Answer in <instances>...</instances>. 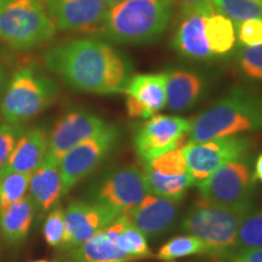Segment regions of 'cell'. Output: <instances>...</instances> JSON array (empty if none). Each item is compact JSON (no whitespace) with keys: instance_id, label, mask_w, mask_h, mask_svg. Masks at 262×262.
Masks as SVG:
<instances>
[{"instance_id":"cell-26","label":"cell","mask_w":262,"mask_h":262,"mask_svg":"<svg viewBox=\"0 0 262 262\" xmlns=\"http://www.w3.org/2000/svg\"><path fill=\"white\" fill-rule=\"evenodd\" d=\"M31 175L0 170V211L27 195Z\"/></svg>"},{"instance_id":"cell-17","label":"cell","mask_w":262,"mask_h":262,"mask_svg":"<svg viewBox=\"0 0 262 262\" xmlns=\"http://www.w3.org/2000/svg\"><path fill=\"white\" fill-rule=\"evenodd\" d=\"M211 8L212 2L206 0L191 12L181 16L171 41L172 48L181 56L194 61H209L214 58L205 35L206 15Z\"/></svg>"},{"instance_id":"cell-21","label":"cell","mask_w":262,"mask_h":262,"mask_svg":"<svg viewBox=\"0 0 262 262\" xmlns=\"http://www.w3.org/2000/svg\"><path fill=\"white\" fill-rule=\"evenodd\" d=\"M49 150V135L40 126L25 129L8 162L0 170L31 173L45 158Z\"/></svg>"},{"instance_id":"cell-11","label":"cell","mask_w":262,"mask_h":262,"mask_svg":"<svg viewBox=\"0 0 262 262\" xmlns=\"http://www.w3.org/2000/svg\"><path fill=\"white\" fill-rule=\"evenodd\" d=\"M192 120L178 116H153L139 127L134 136L135 152L143 164L173 148L183 146Z\"/></svg>"},{"instance_id":"cell-29","label":"cell","mask_w":262,"mask_h":262,"mask_svg":"<svg viewBox=\"0 0 262 262\" xmlns=\"http://www.w3.org/2000/svg\"><path fill=\"white\" fill-rule=\"evenodd\" d=\"M243 248H262V209H253L241 224L238 231V249Z\"/></svg>"},{"instance_id":"cell-15","label":"cell","mask_w":262,"mask_h":262,"mask_svg":"<svg viewBox=\"0 0 262 262\" xmlns=\"http://www.w3.org/2000/svg\"><path fill=\"white\" fill-rule=\"evenodd\" d=\"M57 29L66 32H98L108 5L103 0H42Z\"/></svg>"},{"instance_id":"cell-30","label":"cell","mask_w":262,"mask_h":262,"mask_svg":"<svg viewBox=\"0 0 262 262\" xmlns=\"http://www.w3.org/2000/svg\"><path fill=\"white\" fill-rule=\"evenodd\" d=\"M64 209L60 204L48 212L42 226V235L49 247L61 249L64 242Z\"/></svg>"},{"instance_id":"cell-22","label":"cell","mask_w":262,"mask_h":262,"mask_svg":"<svg viewBox=\"0 0 262 262\" xmlns=\"http://www.w3.org/2000/svg\"><path fill=\"white\" fill-rule=\"evenodd\" d=\"M35 216L28 195L0 211V235L9 245L17 247L27 239Z\"/></svg>"},{"instance_id":"cell-39","label":"cell","mask_w":262,"mask_h":262,"mask_svg":"<svg viewBox=\"0 0 262 262\" xmlns=\"http://www.w3.org/2000/svg\"><path fill=\"white\" fill-rule=\"evenodd\" d=\"M9 0H0V12H2V10L4 9V6L6 5V3H8Z\"/></svg>"},{"instance_id":"cell-5","label":"cell","mask_w":262,"mask_h":262,"mask_svg":"<svg viewBox=\"0 0 262 262\" xmlns=\"http://www.w3.org/2000/svg\"><path fill=\"white\" fill-rule=\"evenodd\" d=\"M58 94L54 80L34 66H26L12 74L0 103L6 123L24 124L51 106Z\"/></svg>"},{"instance_id":"cell-13","label":"cell","mask_w":262,"mask_h":262,"mask_svg":"<svg viewBox=\"0 0 262 262\" xmlns=\"http://www.w3.org/2000/svg\"><path fill=\"white\" fill-rule=\"evenodd\" d=\"M110 125L101 117L83 110L70 111L63 114L49 136L48 155L58 163L68 150L90 139Z\"/></svg>"},{"instance_id":"cell-6","label":"cell","mask_w":262,"mask_h":262,"mask_svg":"<svg viewBox=\"0 0 262 262\" xmlns=\"http://www.w3.org/2000/svg\"><path fill=\"white\" fill-rule=\"evenodd\" d=\"M56 31L42 0H9L0 12V40L16 50L41 47Z\"/></svg>"},{"instance_id":"cell-14","label":"cell","mask_w":262,"mask_h":262,"mask_svg":"<svg viewBox=\"0 0 262 262\" xmlns=\"http://www.w3.org/2000/svg\"><path fill=\"white\" fill-rule=\"evenodd\" d=\"M181 201L147 194L139 204L122 214L126 222L139 229L147 239L163 237L176 224Z\"/></svg>"},{"instance_id":"cell-25","label":"cell","mask_w":262,"mask_h":262,"mask_svg":"<svg viewBox=\"0 0 262 262\" xmlns=\"http://www.w3.org/2000/svg\"><path fill=\"white\" fill-rule=\"evenodd\" d=\"M203 255L206 256V247L199 238L192 234L178 235L169 239L159 248L156 257L159 261L171 262L180 258Z\"/></svg>"},{"instance_id":"cell-32","label":"cell","mask_w":262,"mask_h":262,"mask_svg":"<svg viewBox=\"0 0 262 262\" xmlns=\"http://www.w3.org/2000/svg\"><path fill=\"white\" fill-rule=\"evenodd\" d=\"M24 131L22 124L0 123V169L8 162Z\"/></svg>"},{"instance_id":"cell-20","label":"cell","mask_w":262,"mask_h":262,"mask_svg":"<svg viewBox=\"0 0 262 262\" xmlns=\"http://www.w3.org/2000/svg\"><path fill=\"white\" fill-rule=\"evenodd\" d=\"M28 196L35 208V212L44 215L56 206L62 194V179L60 165L49 155L31 173Z\"/></svg>"},{"instance_id":"cell-19","label":"cell","mask_w":262,"mask_h":262,"mask_svg":"<svg viewBox=\"0 0 262 262\" xmlns=\"http://www.w3.org/2000/svg\"><path fill=\"white\" fill-rule=\"evenodd\" d=\"M166 74V106L171 112H185L201 102L208 90V77L202 71L175 67Z\"/></svg>"},{"instance_id":"cell-9","label":"cell","mask_w":262,"mask_h":262,"mask_svg":"<svg viewBox=\"0 0 262 262\" xmlns=\"http://www.w3.org/2000/svg\"><path fill=\"white\" fill-rule=\"evenodd\" d=\"M122 140V129L110 124L90 139L83 141L62 157L60 171L62 194L66 195L78 183L90 176L116 150Z\"/></svg>"},{"instance_id":"cell-2","label":"cell","mask_w":262,"mask_h":262,"mask_svg":"<svg viewBox=\"0 0 262 262\" xmlns=\"http://www.w3.org/2000/svg\"><path fill=\"white\" fill-rule=\"evenodd\" d=\"M262 130V95L234 86L192 120L187 142Z\"/></svg>"},{"instance_id":"cell-36","label":"cell","mask_w":262,"mask_h":262,"mask_svg":"<svg viewBox=\"0 0 262 262\" xmlns=\"http://www.w3.org/2000/svg\"><path fill=\"white\" fill-rule=\"evenodd\" d=\"M9 75L6 73V71L4 70V67H3L2 63H0V103H2V100H3V96H4L5 94V90H6V86H8L9 84Z\"/></svg>"},{"instance_id":"cell-40","label":"cell","mask_w":262,"mask_h":262,"mask_svg":"<svg viewBox=\"0 0 262 262\" xmlns=\"http://www.w3.org/2000/svg\"><path fill=\"white\" fill-rule=\"evenodd\" d=\"M31 262H51V261L45 260V258H41V260H34V261H31Z\"/></svg>"},{"instance_id":"cell-38","label":"cell","mask_w":262,"mask_h":262,"mask_svg":"<svg viewBox=\"0 0 262 262\" xmlns=\"http://www.w3.org/2000/svg\"><path fill=\"white\" fill-rule=\"evenodd\" d=\"M103 2L106 3L107 5H113V4H117V3L124 2V0H103Z\"/></svg>"},{"instance_id":"cell-7","label":"cell","mask_w":262,"mask_h":262,"mask_svg":"<svg viewBox=\"0 0 262 262\" xmlns=\"http://www.w3.org/2000/svg\"><path fill=\"white\" fill-rule=\"evenodd\" d=\"M195 187L199 195L209 202L229 208H253L256 180L251 156L224 164Z\"/></svg>"},{"instance_id":"cell-12","label":"cell","mask_w":262,"mask_h":262,"mask_svg":"<svg viewBox=\"0 0 262 262\" xmlns=\"http://www.w3.org/2000/svg\"><path fill=\"white\" fill-rule=\"evenodd\" d=\"M119 216L113 209L86 199L70 203L64 210L66 233L61 250L79 247Z\"/></svg>"},{"instance_id":"cell-27","label":"cell","mask_w":262,"mask_h":262,"mask_svg":"<svg viewBox=\"0 0 262 262\" xmlns=\"http://www.w3.org/2000/svg\"><path fill=\"white\" fill-rule=\"evenodd\" d=\"M234 66L243 79L262 84V44L239 48L234 54Z\"/></svg>"},{"instance_id":"cell-33","label":"cell","mask_w":262,"mask_h":262,"mask_svg":"<svg viewBox=\"0 0 262 262\" xmlns=\"http://www.w3.org/2000/svg\"><path fill=\"white\" fill-rule=\"evenodd\" d=\"M237 40L241 47H256L262 44V18H250L235 24Z\"/></svg>"},{"instance_id":"cell-23","label":"cell","mask_w":262,"mask_h":262,"mask_svg":"<svg viewBox=\"0 0 262 262\" xmlns=\"http://www.w3.org/2000/svg\"><path fill=\"white\" fill-rule=\"evenodd\" d=\"M205 35L214 58L228 56L237 44L234 22L219 11L214 4L206 15Z\"/></svg>"},{"instance_id":"cell-8","label":"cell","mask_w":262,"mask_h":262,"mask_svg":"<svg viewBox=\"0 0 262 262\" xmlns=\"http://www.w3.org/2000/svg\"><path fill=\"white\" fill-rule=\"evenodd\" d=\"M148 194L143 171L136 165L114 166L90 183L85 199L124 212L139 204Z\"/></svg>"},{"instance_id":"cell-18","label":"cell","mask_w":262,"mask_h":262,"mask_svg":"<svg viewBox=\"0 0 262 262\" xmlns=\"http://www.w3.org/2000/svg\"><path fill=\"white\" fill-rule=\"evenodd\" d=\"M119 226L120 219L117 217L79 247L64 250L58 262H133V257L119 247Z\"/></svg>"},{"instance_id":"cell-10","label":"cell","mask_w":262,"mask_h":262,"mask_svg":"<svg viewBox=\"0 0 262 262\" xmlns=\"http://www.w3.org/2000/svg\"><path fill=\"white\" fill-rule=\"evenodd\" d=\"M251 148L253 142L249 137L233 135L204 142H187L183 145V153L187 171L196 186L224 164L250 155Z\"/></svg>"},{"instance_id":"cell-16","label":"cell","mask_w":262,"mask_h":262,"mask_svg":"<svg viewBox=\"0 0 262 262\" xmlns=\"http://www.w3.org/2000/svg\"><path fill=\"white\" fill-rule=\"evenodd\" d=\"M124 94L129 117L148 119L156 116L166 106L165 72L133 75Z\"/></svg>"},{"instance_id":"cell-35","label":"cell","mask_w":262,"mask_h":262,"mask_svg":"<svg viewBox=\"0 0 262 262\" xmlns=\"http://www.w3.org/2000/svg\"><path fill=\"white\" fill-rule=\"evenodd\" d=\"M206 0H180V14L186 15L191 12L196 6L203 4Z\"/></svg>"},{"instance_id":"cell-41","label":"cell","mask_w":262,"mask_h":262,"mask_svg":"<svg viewBox=\"0 0 262 262\" xmlns=\"http://www.w3.org/2000/svg\"><path fill=\"white\" fill-rule=\"evenodd\" d=\"M0 257H2V247H0Z\"/></svg>"},{"instance_id":"cell-31","label":"cell","mask_w":262,"mask_h":262,"mask_svg":"<svg viewBox=\"0 0 262 262\" xmlns=\"http://www.w3.org/2000/svg\"><path fill=\"white\" fill-rule=\"evenodd\" d=\"M146 164H148L150 168L162 175H181L187 172L183 146L169 150Z\"/></svg>"},{"instance_id":"cell-1","label":"cell","mask_w":262,"mask_h":262,"mask_svg":"<svg viewBox=\"0 0 262 262\" xmlns=\"http://www.w3.org/2000/svg\"><path fill=\"white\" fill-rule=\"evenodd\" d=\"M44 62L68 86L83 93L123 94L134 75V66L125 54L93 39L58 44L45 52Z\"/></svg>"},{"instance_id":"cell-28","label":"cell","mask_w":262,"mask_h":262,"mask_svg":"<svg viewBox=\"0 0 262 262\" xmlns=\"http://www.w3.org/2000/svg\"><path fill=\"white\" fill-rule=\"evenodd\" d=\"M219 11L235 24L250 18H262V0H211Z\"/></svg>"},{"instance_id":"cell-3","label":"cell","mask_w":262,"mask_h":262,"mask_svg":"<svg viewBox=\"0 0 262 262\" xmlns=\"http://www.w3.org/2000/svg\"><path fill=\"white\" fill-rule=\"evenodd\" d=\"M175 0H124L108 5L98 33L117 44H148L165 33Z\"/></svg>"},{"instance_id":"cell-37","label":"cell","mask_w":262,"mask_h":262,"mask_svg":"<svg viewBox=\"0 0 262 262\" xmlns=\"http://www.w3.org/2000/svg\"><path fill=\"white\" fill-rule=\"evenodd\" d=\"M254 178L255 180H258L262 183V155L257 157L256 163H255L254 166Z\"/></svg>"},{"instance_id":"cell-4","label":"cell","mask_w":262,"mask_h":262,"mask_svg":"<svg viewBox=\"0 0 262 262\" xmlns=\"http://www.w3.org/2000/svg\"><path fill=\"white\" fill-rule=\"evenodd\" d=\"M253 208H229L206 199H195L181 222V229L199 238L206 247V256L227 260L238 249V231Z\"/></svg>"},{"instance_id":"cell-34","label":"cell","mask_w":262,"mask_h":262,"mask_svg":"<svg viewBox=\"0 0 262 262\" xmlns=\"http://www.w3.org/2000/svg\"><path fill=\"white\" fill-rule=\"evenodd\" d=\"M228 262H262V248H243L235 250Z\"/></svg>"},{"instance_id":"cell-24","label":"cell","mask_w":262,"mask_h":262,"mask_svg":"<svg viewBox=\"0 0 262 262\" xmlns=\"http://www.w3.org/2000/svg\"><path fill=\"white\" fill-rule=\"evenodd\" d=\"M142 171L147 192L157 196L182 202L188 189L195 186L188 171L181 175H162L150 168L148 164H143Z\"/></svg>"}]
</instances>
